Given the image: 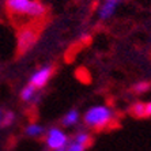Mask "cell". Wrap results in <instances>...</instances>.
I'll return each mask as SVG.
<instances>
[{
    "mask_svg": "<svg viewBox=\"0 0 151 151\" xmlns=\"http://www.w3.org/2000/svg\"><path fill=\"white\" fill-rule=\"evenodd\" d=\"M87 147H84L83 144H79V143H76V142H68V144H67V147H65V150L64 151H84Z\"/></svg>",
    "mask_w": 151,
    "mask_h": 151,
    "instance_id": "cell-13",
    "label": "cell"
},
{
    "mask_svg": "<svg viewBox=\"0 0 151 151\" xmlns=\"http://www.w3.org/2000/svg\"><path fill=\"white\" fill-rule=\"evenodd\" d=\"M113 117H114V113H113V110L109 106L97 105L90 108L87 112L84 113L83 121L88 128L99 131L104 129L106 125H109L113 121Z\"/></svg>",
    "mask_w": 151,
    "mask_h": 151,
    "instance_id": "cell-2",
    "label": "cell"
},
{
    "mask_svg": "<svg viewBox=\"0 0 151 151\" xmlns=\"http://www.w3.org/2000/svg\"><path fill=\"white\" fill-rule=\"evenodd\" d=\"M148 87H150V84L146 83V82H140V83H136L134 86V91L137 93V94H140L143 91H147Z\"/></svg>",
    "mask_w": 151,
    "mask_h": 151,
    "instance_id": "cell-14",
    "label": "cell"
},
{
    "mask_svg": "<svg viewBox=\"0 0 151 151\" xmlns=\"http://www.w3.org/2000/svg\"><path fill=\"white\" fill-rule=\"evenodd\" d=\"M35 90H37V88L29 83L27 86H26V87H23V90L21 91V99H22V101H25V102L33 101V99H34V97H35Z\"/></svg>",
    "mask_w": 151,
    "mask_h": 151,
    "instance_id": "cell-9",
    "label": "cell"
},
{
    "mask_svg": "<svg viewBox=\"0 0 151 151\" xmlns=\"http://www.w3.org/2000/svg\"><path fill=\"white\" fill-rule=\"evenodd\" d=\"M25 134L32 137H40L41 135L45 134V128L42 125H40V124L33 123V124H29L25 128Z\"/></svg>",
    "mask_w": 151,
    "mask_h": 151,
    "instance_id": "cell-7",
    "label": "cell"
},
{
    "mask_svg": "<svg viewBox=\"0 0 151 151\" xmlns=\"http://www.w3.org/2000/svg\"><path fill=\"white\" fill-rule=\"evenodd\" d=\"M14 119H15V114L14 112L11 110H7V112L3 113V120H1V127H8L11 124L14 123Z\"/></svg>",
    "mask_w": 151,
    "mask_h": 151,
    "instance_id": "cell-12",
    "label": "cell"
},
{
    "mask_svg": "<svg viewBox=\"0 0 151 151\" xmlns=\"http://www.w3.org/2000/svg\"><path fill=\"white\" fill-rule=\"evenodd\" d=\"M78 121H79V112L76 109H71L61 120L64 127H72L75 124H78Z\"/></svg>",
    "mask_w": 151,
    "mask_h": 151,
    "instance_id": "cell-8",
    "label": "cell"
},
{
    "mask_svg": "<svg viewBox=\"0 0 151 151\" xmlns=\"http://www.w3.org/2000/svg\"><path fill=\"white\" fill-rule=\"evenodd\" d=\"M35 41H37V32H34L30 27L21 30V33L18 34V49H19V53L27 52L35 44Z\"/></svg>",
    "mask_w": 151,
    "mask_h": 151,
    "instance_id": "cell-5",
    "label": "cell"
},
{
    "mask_svg": "<svg viewBox=\"0 0 151 151\" xmlns=\"http://www.w3.org/2000/svg\"><path fill=\"white\" fill-rule=\"evenodd\" d=\"M53 72H55V67H53V65H45V67L37 70L34 74L30 76L29 83L32 84V86H34L35 88L44 87V86L49 82L50 78H52Z\"/></svg>",
    "mask_w": 151,
    "mask_h": 151,
    "instance_id": "cell-4",
    "label": "cell"
},
{
    "mask_svg": "<svg viewBox=\"0 0 151 151\" xmlns=\"http://www.w3.org/2000/svg\"><path fill=\"white\" fill-rule=\"evenodd\" d=\"M6 6L14 17L40 19L46 15V7L40 0H6Z\"/></svg>",
    "mask_w": 151,
    "mask_h": 151,
    "instance_id": "cell-1",
    "label": "cell"
},
{
    "mask_svg": "<svg viewBox=\"0 0 151 151\" xmlns=\"http://www.w3.org/2000/svg\"><path fill=\"white\" fill-rule=\"evenodd\" d=\"M144 112H146V116H151V102L144 104Z\"/></svg>",
    "mask_w": 151,
    "mask_h": 151,
    "instance_id": "cell-15",
    "label": "cell"
},
{
    "mask_svg": "<svg viewBox=\"0 0 151 151\" xmlns=\"http://www.w3.org/2000/svg\"><path fill=\"white\" fill-rule=\"evenodd\" d=\"M3 110H1V109H0V125H1V120H3Z\"/></svg>",
    "mask_w": 151,
    "mask_h": 151,
    "instance_id": "cell-16",
    "label": "cell"
},
{
    "mask_svg": "<svg viewBox=\"0 0 151 151\" xmlns=\"http://www.w3.org/2000/svg\"><path fill=\"white\" fill-rule=\"evenodd\" d=\"M68 136L67 134L61 131L57 127H52L46 132V146L49 150L53 151H64L68 144Z\"/></svg>",
    "mask_w": 151,
    "mask_h": 151,
    "instance_id": "cell-3",
    "label": "cell"
},
{
    "mask_svg": "<svg viewBox=\"0 0 151 151\" xmlns=\"http://www.w3.org/2000/svg\"><path fill=\"white\" fill-rule=\"evenodd\" d=\"M131 113H132L135 117H137V119L146 117V112H144V104H142V102H136V104H134V105H132V108H131Z\"/></svg>",
    "mask_w": 151,
    "mask_h": 151,
    "instance_id": "cell-11",
    "label": "cell"
},
{
    "mask_svg": "<svg viewBox=\"0 0 151 151\" xmlns=\"http://www.w3.org/2000/svg\"><path fill=\"white\" fill-rule=\"evenodd\" d=\"M74 142L79 144H83L84 147H88V144L91 143V136L88 132H78L74 136Z\"/></svg>",
    "mask_w": 151,
    "mask_h": 151,
    "instance_id": "cell-10",
    "label": "cell"
},
{
    "mask_svg": "<svg viewBox=\"0 0 151 151\" xmlns=\"http://www.w3.org/2000/svg\"><path fill=\"white\" fill-rule=\"evenodd\" d=\"M121 1L123 0H105L104 4L101 6V8H99V12H98L99 18L102 21H106V19L112 18Z\"/></svg>",
    "mask_w": 151,
    "mask_h": 151,
    "instance_id": "cell-6",
    "label": "cell"
}]
</instances>
